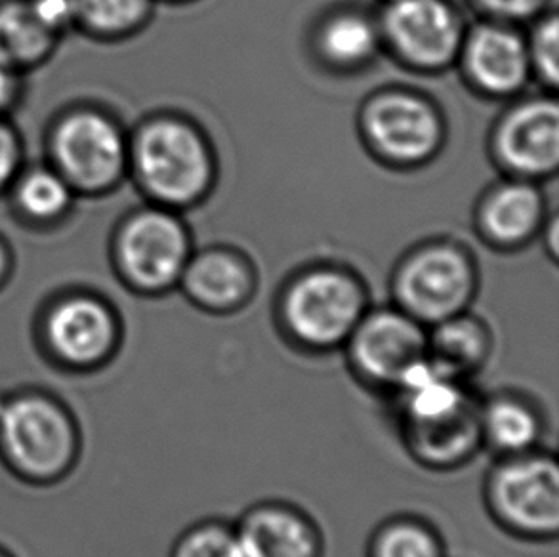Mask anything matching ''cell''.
<instances>
[{
    "label": "cell",
    "instance_id": "cell-3",
    "mask_svg": "<svg viewBox=\"0 0 559 557\" xmlns=\"http://www.w3.org/2000/svg\"><path fill=\"white\" fill-rule=\"evenodd\" d=\"M367 309V291L354 275L316 268L283 288L275 324L281 340L296 354L326 357L342 352Z\"/></svg>",
    "mask_w": 559,
    "mask_h": 557
},
{
    "label": "cell",
    "instance_id": "cell-7",
    "mask_svg": "<svg viewBox=\"0 0 559 557\" xmlns=\"http://www.w3.org/2000/svg\"><path fill=\"white\" fill-rule=\"evenodd\" d=\"M189 260L186 226L159 204L124 214L109 237L114 273L132 293L163 296L178 286Z\"/></svg>",
    "mask_w": 559,
    "mask_h": 557
},
{
    "label": "cell",
    "instance_id": "cell-32",
    "mask_svg": "<svg viewBox=\"0 0 559 557\" xmlns=\"http://www.w3.org/2000/svg\"><path fill=\"white\" fill-rule=\"evenodd\" d=\"M0 557H10V556H8V552L0 550Z\"/></svg>",
    "mask_w": 559,
    "mask_h": 557
},
{
    "label": "cell",
    "instance_id": "cell-22",
    "mask_svg": "<svg viewBox=\"0 0 559 557\" xmlns=\"http://www.w3.org/2000/svg\"><path fill=\"white\" fill-rule=\"evenodd\" d=\"M367 557H447L443 533L420 513H393L372 529Z\"/></svg>",
    "mask_w": 559,
    "mask_h": 557
},
{
    "label": "cell",
    "instance_id": "cell-13",
    "mask_svg": "<svg viewBox=\"0 0 559 557\" xmlns=\"http://www.w3.org/2000/svg\"><path fill=\"white\" fill-rule=\"evenodd\" d=\"M234 525L245 557H325L323 529L295 502L260 500L250 505Z\"/></svg>",
    "mask_w": 559,
    "mask_h": 557
},
{
    "label": "cell",
    "instance_id": "cell-23",
    "mask_svg": "<svg viewBox=\"0 0 559 557\" xmlns=\"http://www.w3.org/2000/svg\"><path fill=\"white\" fill-rule=\"evenodd\" d=\"M377 23L357 10H342L319 25L318 50L334 68H359L378 48Z\"/></svg>",
    "mask_w": 559,
    "mask_h": 557
},
{
    "label": "cell",
    "instance_id": "cell-19",
    "mask_svg": "<svg viewBox=\"0 0 559 557\" xmlns=\"http://www.w3.org/2000/svg\"><path fill=\"white\" fill-rule=\"evenodd\" d=\"M492 352L489 324L468 311L428 327L426 357L445 377L469 384L487 369Z\"/></svg>",
    "mask_w": 559,
    "mask_h": 557
},
{
    "label": "cell",
    "instance_id": "cell-15",
    "mask_svg": "<svg viewBox=\"0 0 559 557\" xmlns=\"http://www.w3.org/2000/svg\"><path fill=\"white\" fill-rule=\"evenodd\" d=\"M479 428L484 452L508 459L545 447L548 415L535 395L502 388L479 395Z\"/></svg>",
    "mask_w": 559,
    "mask_h": 557
},
{
    "label": "cell",
    "instance_id": "cell-25",
    "mask_svg": "<svg viewBox=\"0 0 559 557\" xmlns=\"http://www.w3.org/2000/svg\"><path fill=\"white\" fill-rule=\"evenodd\" d=\"M168 557H245L234 523L209 518L176 536Z\"/></svg>",
    "mask_w": 559,
    "mask_h": 557
},
{
    "label": "cell",
    "instance_id": "cell-26",
    "mask_svg": "<svg viewBox=\"0 0 559 557\" xmlns=\"http://www.w3.org/2000/svg\"><path fill=\"white\" fill-rule=\"evenodd\" d=\"M531 71L540 76L543 83L556 88L559 76V25L558 15L550 14L538 22L527 43Z\"/></svg>",
    "mask_w": 559,
    "mask_h": 557
},
{
    "label": "cell",
    "instance_id": "cell-27",
    "mask_svg": "<svg viewBox=\"0 0 559 557\" xmlns=\"http://www.w3.org/2000/svg\"><path fill=\"white\" fill-rule=\"evenodd\" d=\"M25 163V138L12 117L0 115V199H4Z\"/></svg>",
    "mask_w": 559,
    "mask_h": 557
},
{
    "label": "cell",
    "instance_id": "cell-24",
    "mask_svg": "<svg viewBox=\"0 0 559 557\" xmlns=\"http://www.w3.org/2000/svg\"><path fill=\"white\" fill-rule=\"evenodd\" d=\"M75 33L96 43H119L144 29L153 0H73Z\"/></svg>",
    "mask_w": 559,
    "mask_h": 557
},
{
    "label": "cell",
    "instance_id": "cell-6",
    "mask_svg": "<svg viewBox=\"0 0 559 557\" xmlns=\"http://www.w3.org/2000/svg\"><path fill=\"white\" fill-rule=\"evenodd\" d=\"M79 454V429L60 401L40 392L0 400V457L31 483L68 474Z\"/></svg>",
    "mask_w": 559,
    "mask_h": 557
},
{
    "label": "cell",
    "instance_id": "cell-4",
    "mask_svg": "<svg viewBox=\"0 0 559 557\" xmlns=\"http://www.w3.org/2000/svg\"><path fill=\"white\" fill-rule=\"evenodd\" d=\"M212 173L209 145L191 122L155 115L129 132V178L153 204L188 206L204 195Z\"/></svg>",
    "mask_w": 559,
    "mask_h": 557
},
{
    "label": "cell",
    "instance_id": "cell-31",
    "mask_svg": "<svg viewBox=\"0 0 559 557\" xmlns=\"http://www.w3.org/2000/svg\"><path fill=\"white\" fill-rule=\"evenodd\" d=\"M15 272V252L10 239L0 234V291L12 281Z\"/></svg>",
    "mask_w": 559,
    "mask_h": 557
},
{
    "label": "cell",
    "instance_id": "cell-12",
    "mask_svg": "<svg viewBox=\"0 0 559 557\" xmlns=\"http://www.w3.org/2000/svg\"><path fill=\"white\" fill-rule=\"evenodd\" d=\"M364 130L372 147L393 163H420L438 150L436 109L407 92H388L365 107Z\"/></svg>",
    "mask_w": 559,
    "mask_h": 557
},
{
    "label": "cell",
    "instance_id": "cell-11",
    "mask_svg": "<svg viewBox=\"0 0 559 557\" xmlns=\"http://www.w3.org/2000/svg\"><path fill=\"white\" fill-rule=\"evenodd\" d=\"M382 33L401 60L415 68H445L461 52V20L445 0H393Z\"/></svg>",
    "mask_w": 559,
    "mask_h": 557
},
{
    "label": "cell",
    "instance_id": "cell-5",
    "mask_svg": "<svg viewBox=\"0 0 559 557\" xmlns=\"http://www.w3.org/2000/svg\"><path fill=\"white\" fill-rule=\"evenodd\" d=\"M489 520L515 541L556 543L559 536V464L548 449L492 460L481 483Z\"/></svg>",
    "mask_w": 559,
    "mask_h": 557
},
{
    "label": "cell",
    "instance_id": "cell-1",
    "mask_svg": "<svg viewBox=\"0 0 559 557\" xmlns=\"http://www.w3.org/2000/svg\"><path fill=\"white\" fill-rule=\"evenodd\" d=\"M401 447L416 466L453 474L484 452L479 395L468 382L441 375L428 357L390 400Z\"/></svg>",
    "mask_w": 559,
    "mask_h": 557
},
{
    "label": "cell",
    "instance_id": "cell-16",
    "mask_svg": "<svg viewBox=\"0 0 559 557\" xmlns=\"http://www.w3.org/2000/svg\"><path fill=\"white\" fill-rule=\"evenodd\" d=\"M462 61L469 81L492 96H510L531 75L527 43L499 23L479 25L462 40Z\"/></svg>",
    "mask_w": 559,
    "mask_h": 557
},
{
    "label": "cell",
    "instance_id": "cell-14",
    "mask_svg": "<svg viewBox=\"0 0 559 557\" xmlns=\"http://www.w3.org/2000/svg\"><path fill=\"white\" fill-rule=\"evenodd\" d=\"M495 150L510 170L543 178L559 163V111L554 99L535 98L508 111L499 122Z\"/></svg>",
    "mask_w": 559,
    "mask_h": 557
},
{
    "label": "cell",
    "instance_id": "cell-20",
    "mask_svg": "<svg viewBox=\"0 0 559 557\" xmlns=\"http://www.w3.org/2000/svg\"><path fill=\"white\" fill-rule=\"evenodd\" d=\"M63 38L38 22L25 0H0V63L27 76L52 60Z\"/></svg>",
    "mask_w": 559,
    "mask_h": 557
},
{
    "label": "cell",
    "instance_id": "cell-9",
    "mask_svg": "<svg viewBox=\"0 0 559 557\" xmlns=\"http://www.w3.org/2000/svg\"><path fill=\"white\" fill-rule=\"evenodd\" d=\"M426 340L428 329L400 308L367 309L342 354L359 388L390 401L408 372L426 359Z\"/></svg>",
    "mask_w": 559,
    "mask_h": 557
},
{
    "label": "cell",
    "instance_id": "cell-28",
    "mask_svg": "<svg viewBox=\"0 0 559 557\" xmlns=\"http://www.w3.org/2000/svg\"><path fill=\"white\" fill-rule=\"evenodd\" d=\"M31 12L46 29L56 37L66 38L75 33V8L73 0H25Z\"/></svg>",
    "mask_w": 559,
    "mask_h": 557
},
{
    "label": "cell",
    "instance_id": "cell-18",
    "mask_svg": "<svg viewBox=\"0 0 559 557\" xmlns=\"http://www.w3.org/2000/svg\"><path fill=\"white\" fill-rule=\"evenodd\" d=\"M4 199L12 218L33 232H53L66 226L81 201L75 189L45 158L27 161Z\"/></svg>",
    "mask_w": 559,
    "mask_h": 557
},
{
    "label": "cell",
    "instance_id": "cell-17",
    "mask_svg": "<svg viewBox=\"0 0 559 557\" xmlns=\"http://www.w3.org/2000/svg\"><path fill=\"white\" fill-rule=\"evenodd\" d=\"M178 286L195 308L212 316H229L254 296V273L227 250H209L189 258Z\"/></svg>",
    "mask_w": 559,
    "mask_h": 557
},
{
    "label": "cell",
    "instance_id": "cell-10",
    "mask_svg": "<svg viewBox=\"0 0 559 557\" xmlns=\"http://www.w3.org/2000/svg\"><path fill=\"white\" fill-rule=\"evenodd\" d=\"M474 265L451 245H431L407 258L393 277L395 308L426 329L468 311L476 296Z\"/></svg>",
    "mask_w": 559,
    "mask_h": 557
},
{
    "label": "cell",
    "instance_id": "cell-30",
    "mask_svg": "<svg viewBox=\"0 0 559 557\" xmlns=\"http://www.w3.org/2000/svg\"><path fill=\"white\" fill-rule=\"evenodd\" d=\"M25 76L0 63V115L12 117L25 98Z\"/></svg>",
    "mask_w": 559,
    "mask_h": 557
},
{
    "label": "cell",
    "instance_id": "cell-2",
    "mask_svg": "<svg viewBox=\"0 0 559 557\" xmlns=\"http://www.w3.org/2000/svg\"><path fill=\"white\" fill-rule=\"evenodd\" d=\"M43 150L81 199H104L129 180V132L98 102L61 106L46 122Z\"/></svg>",
    "mask_w": 559,
    "mask_h": 557
},
{
    "label": "cell",
    "instance_id": "cell-8",
    "mask_svg": "<svg viewBox=\"0 0 559 557\" xmlns=\"http://www.w3.org/2000/svg\"><path fill=\"white\" fill-rule=\"evenodd\" d=\"M37 336L61 367L99 369L121 347V316L106 296L86 286H69L43 304Z\"/></svg>",
    "mask_w": 559,
    "mask_h": 557
},
{
    "label": "cell",
    "instance_id": "cell-33",
    "mask_svg": "<svg viewBox=\"0 0 559 557\" xmlns=\"http://www.w3.org/2000/svg\"><path fill=\"white\" fill-rule=\"evenodd\" d=\"M388 2H393V0H388Z\"/></svg>",
    "mask_w": 559,
    "mask_h": 557
},
{
    "label": "cell",
    "instance_id": "cell-21",
    "mask_svg": "<svg viewBox=\"0 0 559 557\" xmlns=\"http://www.w3.org/2000/svg\"><path fill=\"white\" fill-rule=\"evenodd\" d=\"M545 214L543 197L527 181H507L485 197L479 226L492 242L514 247L535 234Z\"/></svg>",
    "mask_w": 559,
    "mask_h": 557
},
{
    "label": "cell",
    "instance_id": "cell-29",
    "mask_svg": "<svg viewBox=\"0 0 559 557\" xmlns=\"http://www.w3.org/2000/svg\"><path fill=\"white\" fill-rule=\"evenodd\" d=\"M487 14L500 20H527L545 7L546 0H476Z\"/></svg>",
    "mask_w": 559,
    "mask_h": 557
}]
</instances>
